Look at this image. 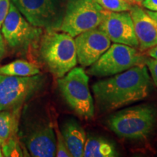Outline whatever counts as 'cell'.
<instances>
[{
    "instance_id": "obj_1",
    "label": "cell",
    "mask_w": 157,
    "mask_h": 157,
    "mask_svg": "<svg viewBox=\"0 0 157 157\" xmlns=\"http://www.w3.org/2000/svg\"><path fill=\"white\" fill-rule=\"evenodd\" d=\"M92 90L100 109L113 111L148 98L153 82L146 64H142L95 82Z\"/></svg>"
},
{
    "instance_id": "obj_2",
    "label": "cell",
    "mask_w": 157,
    "mask_h": 157,
    "mask_svg": "<svg viewBox=\"0 0 157 157\" xmlns=\"http://www.w3.org/2000/svg\"><path fill=\"white\" fill-rule=\"evenodd\" d=\"M39 56L52 75L63 77L77 64L74 37L63 31H47L41 38Z\"/></svg>"
},
{
    "instance_id": "obj_3",
    "label": "cell",
    "mask_w": 157,
    "mask_h": 157,
    "mask_svg": "<svg viewBox=\"0 0 157 157\" xmlns=\"http://www.w3.org/2000/svg\"><path fill=\"white\" fill-rule=\"evenodd\" d=\"M156 122L157 109L144 104L116 112L108 119V126L123 138L143 140L150 135Z\"/></svg>"
},
{
    "instance_id": "obj_4",
    "label": "cell",
    "mask_w": 157,
    "mask_h": 157,
    "mask_svg": "<svg viewBox=\"0 0 157 157\" xmlns=\"http://www.w3.org/2000/svg\"><path fill=\"white\" fill-rule=\"evenodd\" d=\"M60 93L72 110L85 119L95 113L93 96L89 89V76L82 68L74 67L58 78Z\"/></svg>"
},
{
    "instance_id": "obj_5",
    "label": "cell",
    "mask_w": 157,
    "mask_h": 157,
    "mask_svg": "<svg viewBox=\"0 0 157 157\" xmlns=\"http://www.w3.org/2000/svg\"><path fill=\"white\" fill-rule=\"evenodd\" d=\"M105 10L95 0H66V9L59 31L74 38L90 29L98 28Z\"/></svg>"
},
{
    "instance_id": "obj_6",
    "label": "cell",
    "mask_w": 157,
    "mask_h": 157,
    "mask_svg": "<svg viewBox=\"0 0 157 157\" xmlns=\"http://www.w3.org/2000/svg\"><path fill=\"white\" fill-rule=\"evenodd\" d=\"M31 25L46 31H58L66 0H10Z\"/></svg>"
},
{
    "instance_id": "obj_7",
    "label": "cell",
    "mask_w": 157,
    "mask_h": 157,
    "mask_svg": "<svg viewBox=\"0 0 157 157\" xmlns=\"http://www.w3.org/2000/svg\"><path fill=\"white\" fill-rule=\"evenodd\" d=\"M44 82L39 74L31 76L0 74V111L21 109L25 102L42 89Z\"/></svg>"
},
{
    "instance_id": "obj_8",
    "label": "cell",
    "mask_w": 157,
    "mask_h": 157,
    "mask_svg": "<svg viewBox=\"0 0 157 157\" xmlns=\"http://www.w3.org/2000/svg\"><path fill=\"white\" fill-rule=\"evenodd\" d=\"M29 119L18 131L26 150L34 157L56 156V135L52 123L43 118Z\"/></svg>"
},
{
    "instance_id": "obj_9",
    "label": "cell",
    "mask_w": 157,
    "mask_h": 157,
    "mask_svg": "<svg viewBox=\"0 0 157 157\" xmlns=\"http://www.w3.org/2000/svg\"><path fill=\"white\" fill-rule=\"evenodd\" d=\"M145 61L146 58L137 52L136 48L114 43L90 66L88 74L98 77L113 76L133 66L145 64Z\"/></svg>"
},
{
    "instance_id": "obj_10",
    "label": "cell",
    "mask_w": 157,
    "mask_h": 157,
    "mask_svg": "<svg viewBox=\"0 0 157 157\" xmlns=\"http://www.w3.org/2000/svg\"><path fill=\"white\" fill-rule=\"evenodd\" d=\"M1 33L10 48L25 51L39 42L42 29L31 25L11 2L8 13L1 27Z\"/></svg>"
},
{
    "instance_id": "obj_11",
    "label": "cell",
    "mask_w": 157,
    "mask_h": 157,
    "mask_svg": "<svg viewBox=\"0 0 157 157\" xmlns=\"http://www.w3.org/2000/svg\"><path fill=\"white\" fill-rule=\"evenodd\" d=\"M98 28L113 43L138 48V41L129 12L105 10L103 21Z\"/></svg>"
},
{
    "instance_id": "obj_12",
    "label": "cell",
    "mask_w": 157,
    "mask_h": 157,
    "mask_svg": "<svg viewBox=\"0 0 157 157\" xmlns=\"http://www.w3.org/2000/svg\"><path fill=\"white\" fill-rule=\"evenodd\" d=\"M74 41L77 62L83 67L97 61L111 44L109 37L98 27L77 35Z\"/></svg>"
},
{
    "instance_id": "obj_13",
    "label": "cell",
    "mask_w": 157,
    "mask_h": 157,
    "mask_svg": "<svg viewBox=\"0 0 157 157\" xmlns=\"http://www.w3.org/2000/svg\"><path fill=\"white\" fill-rule=\"evenodd\" d=\"M140 50H149L157 45V24L139 5H132L129 11Z\"/></svg>"
},
{
    "instance_id": "obj_14",
    "label": "cell",
    "mask_w": 157,
    "mask_h": 157,
    "mask_svg": "<svg viewBox=\"0 0 157 157\" xmlns=\"http://www.w3.org/2000/svg\"><path fill=\"white\" fill-rule=\"evenodd\" d=\"M60 132L71 156H83L84 147L87 139L83 127L74 119H71L62 125Z\"/></svg>"
},
{
    "instance_id": "obj_15",
    "label": "cell",
    "mask_w": 157,
    "mask_h": 157,
    "mask_svg": "<svg viewBox=\"0 0 157 157\" xmlns=\"http://www.w3.org/2000/svg\"><path fill=\"white\" fill-rule=\"evenodd\" d=\"M119 156L114 145L101 137H89L84 147V157H115Z\"/></svg>"
},
{
    "instance_id": "obj_16",
    "label": "cell",
    "mask_w": 157,
    "mask_h": 157,
    "mask_svg": "<svg viewBox=\"0 0 157 157\" xmlns=\"http://www.w3.org/2000/svg\"><path fill=\"white\" fill-rule=\"evenodd\" d=\"M21 110L0 111V140L5 141L10 137L18 136Z\"/></svg>"
},
{
    "instance_id": "obj_17",
    "label": "cell",
    "mask_w": 157,
    "mask_h": 157,
    "mask_svg": "<svg viewBox=\"0 0 157 157\" xmlns=\"http://www.w3.org/2000/svg\"><path fill=\"white\" fill-rule=\"evenodd\" d=\"M40 73L36 65L23 60H17L0 67V74L6 76H31Z\"/></svg>"
},
{
    "instance_id": "obj_18",
    "label": "cell",
    "mask_w": 157,
    "mask_h": 157,
    "mask_svg": "<svg viewBox=\"0 0 157 157\" xmlns=\"http://www.w3.org/2000/svg\"><path fill=\"white\" fill-rule=\"evenodd\" d=\"M18 136L10 137L2 142V151L3 156H25Z\"/></svg>"
},
{
    "instance_id": "obj_19",
    "label": "cell",
    "mask_w": 157,
    "mask_h": 157,
    "mask_svg": "<svg viewBox=\"0 0 157 157\" xmlns=\"http://www.w3.org/2000/svg\"><path fill=\"white\" fill-rule=\"evenodd\" d=\"M104 10L112 12L129 11L132 5L127 0H95Z\"/></svg>"
},
{
    "instance_id": "obj_20",
    "label": "cell",
    "mask_w": 157,
    "mask_h": 157,
    "mask_svg": "<svg viewBox=\"0 0 157 157\" xmlns=\"http://www.w3.org/2000/svg\"><path fill=\"white\" fill-rule=\"evenodd\" d=\"M56 135V156L58 157H71L72 156L68 151L67 145L65 141L61 132L58 128L55 129Z\"/></svg>"
},
{
    "instance_id": "obj_21",
    "label": "cell",
    "mask_w": 157,
    "mask_h": 157,
    "mask_svg": "<svg viewBox=\"0 0 157 157\" xmlns=\"http://www.w3.org/2000/svg\"><path fill=\"white\" fill-rule=\"evenodd\" d=\"M145 64L150 72L153 82L157 87V59L152 58H146Z\"/></svg>"
},
{
    "instance_id": "obj_22",
    "label": "cell",
    "mask_w": 157,
    "mask_h": 157,
    "mask_svg": "<svg viewBox=\"0 0 157 157\" xmlns=\"http://www.w3.org/2000/svg\"><path fill=\"white\" fill-rule=\"evenodd\" d=\"M10 2V0H2L0 2V28L2 25L6 16L8 13Z\"/></svg>"
},
{
    "instance_id": "obj_23",
    "label": "cell",
    "mask_w": 157,
    "mask_h": 157,
    "mask_svg": "<svg viewBox=\"0 0 157 157\" xmlns=\"http://www.w3.org/2000/svg\"><path fill=\"white\" fill-rule=\"evenodd\" d=\"M141 4L148 10L157 11V0H144Z\"/></svg>"
},
{
    "instance_id": "obj_24",
    "label": "cell",
    "mask_w": 157,
    "mask_h": 157,
    "mask_svg": "<svg viewBox=\"0 0 157 157\" xmlns=\"http://www.w3.org/2000/svg\"><path fill=\"white\" fill-rule=\"evenodd\" d=\"M5 41L3 38L1 31H0V59L2 58L5 55Z\"/></svg>"
},
{
    "instance_id": "obj_25",
    "label": "cell",
    "mask_w": 157,
    "mask_h": 157,
    "mask_svg": "<svg viewBox=\"0 0 157 157\" xmlns=\"http://www.w3.org/2000/svg\"><path fill=\"white\" fill-rule=\"evenodd\" d=\"M148 55L151 58L157 59V45L149 49L148 51Z\"/></svg>"
},
{
    "instance_id": "obj_26",
    "label": "cell",
    "mask_w": 157,
    "mask_h": 157,
    "mask_svg": "<svg viewBox=\"0 0 157 157\" xmlns=\"http://www.w3.org/2000/svg\"><path fill=\"white\" fill-rule=\"evenodd\" d=\"M148 15L150 16L151 18L154 20V22L157 24V11H151V10H146Z\"/></svg>"
},
{
    "instance_id": "obj_27",
    "label": "cell",
    "mask_w": 157,
    "mask_h": 157,
    "mask_svg": "<svg viewBox=\"0 0 157 157\" xmlns=\"http://www.w3.org/2000/svg\"><path fill=\"white\" fill-rule=\"evenodd\" d=\"M144 0H129V2H132L137 4H141Z\"/></svg>"
},
{
    "instance_id": "obj_28",
    "label": "cell",
    "mask_w": 157,
    "mask_h": 157,
    "mask_svg": "<svg viewBox=\"0 0 157 157\" xmlns=\"http://www.w3.org/2000/svg\"><path fill=\"white\" fill-rule=\"evenodd\" d=\"M3 154H2V142L0 140V157H2Z\"/></svg>"
},
{
    "instance_id": "obj_29",
    "label": "cell",
    "mask_w": 157,
    "mask_h": 157,
    "mask_svg": "<svg viewBox=\"0 0 157 157\" xmlns=\"http://www.w3.org/2000/svg\"><path fill=\"white\" fill-rule=\"evenodd\" d=\"M127 1H129V0H127Z\"/></svg>"
},
{
    "instance_id": "obj_30",
    "label": "cell",
    "mask_w": 157,
    "mask_h": 157,
    "mask_svg": "<svg viewBox=\"0 0 157 157\" xmlns=\"http://www.w3.org/2000/svg\"><path fill=\"white\" fill-rule=\"evenodd\" d=\"M1 1H2V0H0V2H1Z\"/></svg>"
}]
</instances>
